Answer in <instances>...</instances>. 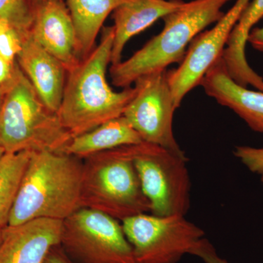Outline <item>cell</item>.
<instances>
[{
	"instance_id": "cell-27",
	"label": "cell",
	"mask_w": 263,
	"mask_h": 263,
	"mask_svg": "<svg viewBox=\"0 0 263 263\" xmlns=\"http://www.w3.org/2000/svg\"><path fill=\"white\" fill-rule=\"evenodd\" d=\"M10 81L8 84H5L4 86L0 88V110H1L2 105H3V100H4L5 93H6L7 89H8Z\"/></svg>"
},
{
	"instance_id": "cell-14",
	"label": "cell",
	"mask_w": 263,
	"mask_h": 263,
	"mask_svg": "<svg viewBox=\"0 0 263 263\" xmlns=\"http://www.w3.org/2000/svg\"><path fill=\"white\" fill-rule=\"evenodd\" d=\"M205 94L241 118L252 130L263 134V92L240 86L229 75L221 56L200 84Z\"/></svg>"
},
{
	"instance_id": "cell-8",
	"label": "cell",
	"mask_w": 263,
	"mask_h": 263,
	"mask_svg": "<svg viewBox=\"0 0 263 263\" xmlns=\"http://www.w3.org/2000/svg\"><path fill=\"white\" fill-rule=\"evenodd\" d=\"M138 263H177L193 253L205 236L201 228L183 215L145 214L122 221Z\"/></svg>"
},
{
	"instance_id": "cell-26",
	"label": "cell",
	"mask_w": 263,
	"mask_h": 263,
	"mask_svg": "<svg viewBox=\"0 0 263 263\" xmlns=\"http://www.w3.org/2000/svg\"><path fill=\"white\" fill-rule=\"evenodd\" d=\"M247 42L250 43L254 49L263 52V27L252 29Z\"/></svg>"
},
{
	"instance_id": "cell-13",
	"label": "cell",
	"mask_w": 263,
	"mask_h": 263,
	"mask_svg": "<svg viewBox=\"0 0 263 263\" xmlns=\"http://www.w3.org/2000/svg\"><path fill=\"white\" fill-rule=\"evenodd\" d=\"M16 60L43 103L57 114L67 78L64 65L36 42L29 32L22 37V49Z\"/></svg>"
},
{
	"instance_id": "cell-11",
	"label": "cell",
	"mask_w": 263,
	"mask_h": 263,
	"mask_svg": "<svg viewBox=\"0 0 263 263\" xmlns=\"http://www.w3.org/2000/svg\"><path fill=\"white\" fill-rule=\"evenodd\" d=\"M31 36L69 71L80 62L73 21L64 0L33 5Z\"/></svg>"
},
{
	"instance_id": "cell-17",
	"label": "cell",
	"mask_w": 263,
	"mask_h": 263,
	"mask_svg": "<svg viewBox=\"0 0 263 263\" xmlns=\"http://www.w3.org/2000/svg\"><path fill=\"white\" fill-rule=\"evenodd\" d=\"M143 141L123 116L108 121L92 130L73 137L63 153L84 159L95 154Z\"/></svg>"
},
{
	"instance_id": "cell-30",
	"label": "cell",
	"mask_w": 263,
	"mask_h": 263,
	"mask_svg": "<svg viewBox=\"0 0 263 263\" xmlns=\"http://www.w3.org/2000/svg\"><path fill=\"white\" fill-rule=\"evenodd\" d=\"M3 228H4L0 227V243H1L2 238H3Z\"/></svg>"
},
{
	"instance_id": "cell-5",
	"label": "cell",
	"mask_w": 263,
	"mask_h": 263,
	"mask_svg": "<svg viewBox=\"0 0 263 263\" xmlns=\"http://www.w3.org/2000/svg\"><path fill=\"white\" fill-rule=\"evenodd\" d=\"M134 145H127L83 159L81 201L117 220L151 212L134 164Z\"/></svg>"
},
{
	"instance_id": "cell-10",
	"label": "cell",
	"mask_w": 263,
	"mask_h": 263,
	"mask_svg": "<svg viewBox=\"0 0 263 263\" xmlns=\"http://www.w3.org/2000/svg\"><path fill=\"white\" fill-rule=\"evenodd\" d=\"M251 0H236L228 13L212 29L194 38L182 61L175 70L167 71V80L176 108L222 54L232 31Z\"/></svg>"
},
{
	"instance_id": "cell-2",
	"label": "cell",
	"mask_w": 263,
	"mask_h": 263,
	"mask_svg": "<svg viewBox=\"0 0 263 263\" xmlns=\"http://www.w3.org/2000/svg\"><path fill=\"white\" fill-rule=\"evenodd\" d=\"M83 160L57 152H32L8 226L47 218L64 221L81 209Z\"/></svg>"
},
{
	"instance_id": "cell-24",
	"label": "cell",
	"mask_w": 263,
	"mask_h": 263,
	"mask_svg": "<svg viewBox=\"0 0 263 263\" xmlns=\"http://www.w3.org/2000/svg\"><path fill=\"white\" fill-rule=\"evenodd\" d=\"M15 67V62H10L0 55V88L11 80Z\"/></svg>"
},
{
	"instance_id": "cell-3",
	"label": "cell",
	"mask_w": 263,
	"mask_h": 263,
	"mask_svg": "<svg viewBox=\"0 0 263 263\" xmlns=\"http://www.w3.org/2000/svg\"><path fill=\"white\" fill-rule=\"evenodd\" d=\"M231 0H192L164 17L162 32L133 56L111 65L110 75L117 87H130L143 76L181 63L194 38L220 20L223 7Z\"/></svg>"
},
{
	"instance_id": "cell-25",
	"label": "cell",
	"mask_w": 263,
	"mask_h": 263,
	"mask_svg": "<svg viewBox=\"0 0 263 263\" xmlns=\"http://www.w3.org/2000/svg\"><path fill=\"white\" fill-rule=\"evenodd\" d=\"M44 263H74L64 252L60 245L51 249Z\"/></svg>"
},
{
	"instance_id": "cell-12",
	"label": "cell",
	"mask_w": 263,
	"mask_h": 263,
	"mask_svg": "<svg viewBox=\"0 0 263 263\" xmlns=\"http://www.w3.org/2000/svg\"><path fill=\"white\" fill-rule=\"evenodd\" d=\"M62 221L41 218L5 227L0 263H44L51 249L60 245Z\"/></svg>"
},
{
	"instance_id": "cell-6",
	"label": "cell",
	"mask_w": 263,
	"mask_h": 263,
	"mask_svg": "<svg viewBox=\"0 0 263 263\" xmlns=\"http://www.w3.org/2000/svg\"><path fill=\"white\" fill-rule=\"evenodd\" d=\"M133 164L153 215L185 216L190 208L187 158L157 145H134Z\"/></svg>"
},
{
	"instance_id": "cell-9",
	"label": "cell",
	"mask_w": 263,
	"mask_h": 263,
	"mask_svg": "<svg viewBox=\"0 0 263 263\" xmlns=\"http://www.w3.org/2000/svg\"><path fill=\"white\" fill-rule=\"evenodd\" d=\"M135 88L136 94L126 107L123 117L143 141L186 157L173 131V119L177 108L167 80V71L140 78L135 82Z\"/></svg>"
},
{
	"instance_id": "cell-7",
	"label": "cell",
	"mask_w": 263,
	"mask_h": 263,
	"mask_svg": "<svg viewBox=\"0 0 263 263\" xmlns=\"http://www.w3.org/2000/svg\"><path fill=\"white\" fill-rule=\"evenodd\" d=\"M60 246L74 263H138L119 220L87 208L62 221Z\"/></svg>"
},
{
	"instance_id": "cell-29",
	"label": "cell",
	"mask_w": 263,
	"mask_h": 263,
	"mask_svg": "<svg viewBox=\"0 0 263 263\" xmlns=\"http://www.w3.org/2000/svg\"><path fill=\"white\" fill-rule=\"evenodd\" d=\"M5 153L4 148H3V146L0 144V157H2Z\"/></svg>"
},
{
	"instance_id": "cell-22",
	"label": "cell",
	"mask_w": 263,
	"mask_h": 263,
	"mask_svg": "<svg viewBox=\"0 0 263 263\" xmlns=\"http://www.w3.org/2000/svg\"><path fill=\"white\" fill-rule=\"evenodd\" d=\"M233 155L249 171L257 175L263 183V147L235 146Z\"/></svg>"
},
{
	"instance_id": "cell-28",
	"label": "cell",
	"mask_w": 263,
	"mask_h": 263,
	"mask_svg": "<svg viewBox=\"0 0 263 263\" xmlns=\"http://www.w3.org/2000/svg\"><path fill=\"white\" fill-rule=\"evenodd\" d=\"M31 3H32V5L37 4V3H42L43 1H46V0H30Z\"/></svg>"
},
{
	"instance_id": "cell-21",
	"label": "cell",
	"mask_w": 263,
	"mask_h": 263,
	"mask_svg": "<svg viewBox=\"0 0 263 263\" xmlns=\"http://www.w3.org/2000/svg\"><path fill=\"white\" fill-rule=\"evenodd\" d=\"M22 49V35L5 19H0V55L10 62L15 60Z\"/></svg>"
},
{
	"instance_id": "cell-19",
	"label": "cell",
	"mask_w": 263,
	"mask_h": 263,
	"mask_svg": "<svg viewBox=\"0 0 263 263\" xmlns=\"http://www.w3.org/2000/svg\"><path fill=\"white\" fill-rule=\"evenodd\" d=\"M32 152L5 153L0 157V227L8 226L10 213Z\"/></svg>"
},
{
	"instance_id": "cell-20",
	"label": "cell",
	"mask_w": 263,
	"mask_h": 263,
	"mask_svg": "<svg viewBox=\"0 0 263 263\" xmlns=\"http://www.w3.org/2000/svg\"><path fill=\"white\" fill-rule=\"evenodd\" d=\"M0 19H5L24 36L29 32L33 22L30 0H0Z\"/></svg>"
},
{
	"instance_id": "cell-15",
	"label": "cell",
	"mask_w": 263,
	"mask_h": 263,
	"mask_svg": "<svg viewBox=\"0 0 263 263\" xmlns=\"http://www.w3.org/2000/svg\"><path fill=\"white\" fill-rule=\"evenodd\" d=\"M183 3L182 0H131L114 10L111 65L122 61L124 48L132 37L179 9Z\"/></svg>"
},
{
	"instance_id": "cell-23",
	"label": "cell",
	"mask_w": 263,
	"mask_h": 263,
	"mask_svg": "<svg viewBox=\"0 0 263 263\" xmlns=\"http://www.w3.org/2000/svg\"><path fill=\"white\" fill-rule=\"evenodd\" d=\"M192 255L200 257L205 263H229L226 259L221 258L212 243L205 238L199 242Z\"/></svg>"
},
{
	"instance_id": "cell-1",
	"label": "cell",
	"mask_w": 263,
	"mask_h": 263,
	"mask_svg": "<svg viewBox=\"0 0 263 263\" xmlns=\"http://www.w3.org/2000/svg\"><path fill=\"white\" fill-rule=\"evenodd\" d=\"M114 40L113 26L103 27L98 46L67 71L57 115L72 138L122 117L136 94L135 87L117 92L109 86L106 72L111 60Z\"/></svg>"
},
{
	"instance_id": "cell-18",
	"label": "cell",
	"mask_w": 263,
	"mask_h": 263,
	"mask_svg": "<svg viewBox=\"0 0 263 263\" xmlns=\"http://www.w3.org/2000/svg\"><path fill=\"white\" fill-rule=\"evenodd\" d=\"M75 26L79 60L92 51L105 19L118 7L131 0H64Z\"/></svg>"
},
{
	"instance_id": "cell-16",
	"label": "cell",
	"mask_w": 263,
	"mask_h": 263,
	"mask_svg": "<svg viewBox=\"0 0 263 263\" xmlns=\"http://www.w3.org/2000/svg\"><path fill=\"white\" fill-rule=\"evenodd\" d=\"M263 18V0H252L240 15L221 54L230 77L240 86H253L263 92V79L249 66L246 46L249 33Z\"/></svg>"
},
{
	"instance_id": "cell-4",
	"label": "cell",
	"mask_w": 263,
	"mask_h": 263,
	"mask_svg": "<svg viewBox=\"0 0 263 263\" xmlns=\"http://www.w3.org/2000/svg\"><path fill=\"white\" fill-rule=\"evenodd\" d=\"M72 136L43 103L15 64L0 110V144L5 153H63Z\"/></svg>"
}]
</instances>
